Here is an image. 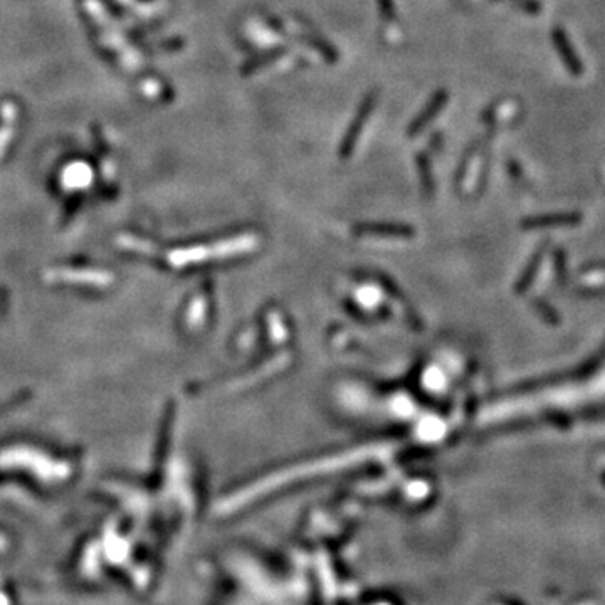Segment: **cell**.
Masks as SVG:
<instances>
[{"mask_svg": "<svg viewBox=\"0 0 605 605\" xmlns=\"http://www.w3.org/2000/svg\"><path fill=\"white\" fill-rule=\"evenodd\" d=\"M378 95L375 91L368 93V95L363 98L362 103L358 104L356 108L355 116L348 125L347 131H345L343 138H341V144H340V157L341 159H350L355 152L356 145H358L360 137L363 133V128H365L368 118H370L372 111H374L375 104H377Z\"/></svg>", "mask_w": 605, "mask_h": 605, "instance_id": "6da1fadb", "label": "cell"}, {"mask_svg": "<svg viewBox=\"0 0 605 605\" xmlns=\"http://www.w3.org/2000/svg\"><path fill=\"white\" fill-rule=\"evenodd\" d=\"M447 101H449V93H447V89H439V91H435L431 100L426 103L424 110L411 122V125L407 128V137L415 138L417 135L422 133V131L434 122L435 116L444 110Z\"/></svg>", "mask_w": 605, "mask_h": 605, "instance_id": "7a4b0ae2", "label": "cell"}, {"mask_svg": "<svg viewBox=\"0 0 605 605\" xmlns=\"http://www.w3.org/2000/svg\"><path fill=\"white\" fill-rule=\"evenodd\" d=\"M284 52H286V49L284 47H276V49H271V51H268V52H262V54L254 56L253 59H249V61L244 64L242 73L253 74V73H255V71H259V69H262V67L268 66V64L277 61L281 56H284Z\"/></svg>", "mask_w": 605, "mask_h": 605, "instance_id": "3957f363", "label": "cell"}, {"mask_svg": "<svg viewBox=\"0 0 605 605\" xmlns=\"http://www.w3.org/2000/svg\"><path fill=\"white\" fill-rule=\"evenodd\" d=\"M378 9H380L382 17L387 22H396L397 19V10L393 0H378Z\"/></svg>", "mask_w": 605, "mask_h": 605, "instance_id": "277c9868", "label": "cell"}]
</instances>
